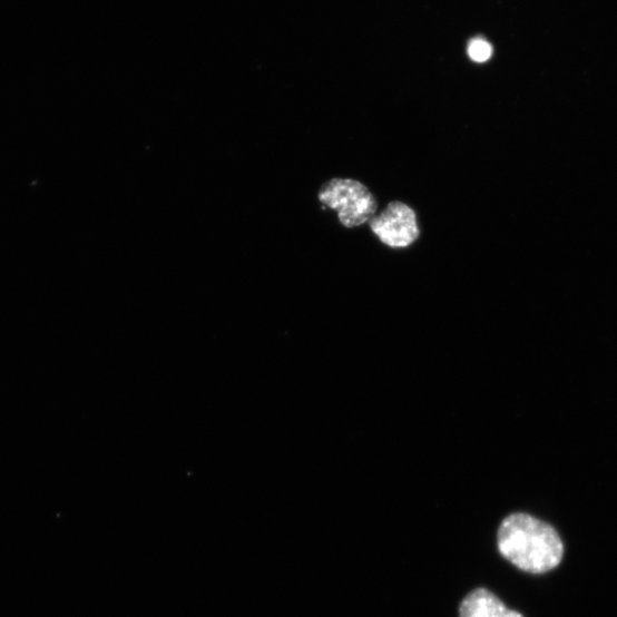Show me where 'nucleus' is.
Wrapping results in <instances>:
<instances>
[{"mask_svg":"<svg viewBox=\"0 0 617 617\" xmlns=\"http://www.w3.org/2000/svg\"><path fill=\"white\" fill-rule=\"evenodd\" d=\"M320 200L339 213L340 223L346 228L364 225L376 210V200L362 184L349 179H334L325 184Z\"/></svg>","mask_w":617,"mask_h":617,"instance_id":"nucleus-2","label":"nucleus"},{"mask_svg":"<svg viewBox=\"0 0 617 617\" xmlns=\"http://www.w3.org/2000/svg\"><path fill=\"white\" fill-rule=\"evenodd\" d=\"M498 546L507 560L533 575L556 568L564 556L562 541L555 528L526 513H513L503 520Z\"/></svg>","mask_w":617,"mask_h":617,"instance_id":"nucleus-1","label":"nucleus"},{"mask_svg":"<svg viewBox=\"0 0 617 617\" xmlns=\"http://www.w3.org/2000/svg\"><path fill=\"white\" fill-rule=\"evenodd\" d=\"M371 229L385 245L404 248L412 245L420 236L417 215L407 204H389L380 216L371 219Z\"/></svg>","mask_w":617,"mask_h":617,"instance_id":"nucleus-3","label":"nucleus"},{"mask_svg":"<svg viewBox=\"0 0 617 617\" xmlns=\"http://www.w3.org/2000/svg\"><path fill=\"white\" fill-rule=\"evenodd\" d=\"M468 53L473 61L484 62L490 60L493 50L487 40L474 39L469 43Z\"/></svg>","mask_w":617,"mask_h":617,"instance_id":"nucleus-5","label":"nucleus"},{"mask_svg":"<svg viewBox=\"0 0 617 617\" xmlns=\"http://www.w3.org/2000/svg\"><path fill=\"white\" fill-rule=\"evenodd\" d=\"M460 617H523L488 589H476L460 606Z\"/></svg>","mask_w":617,"mask_h":617,"instance_id":"nucleus-4","label":"nucleus"}]
</instances>
